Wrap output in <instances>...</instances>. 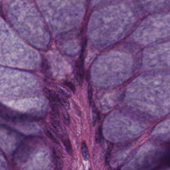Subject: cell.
<instances>
[{
  "label": "cell",
  "instance_id": "9c48e42d",
  "mask_svg": "<svg viewBox=\"0 0 170 170\" xmlns=\"http://www.w3.org/2000/svg\"><path fill=\"white\" fill-rule=\"evenodd\" d=\"M102 125H100L96 129L95 134V140L96 143H100L102 141Z\"/></svg>",
  "mask_w": 170,
  "mask_h": 170
},
{
  "label": "cell",
  "instance_id": "8992f818",
  "mask_svg": "<svg viewBox=\"0 0 170 170\" xmlns=\"http://www.w3.org/2000/svg\"><path fill=\"white\" fill-rule=\"evenodd\" d=\"M61 139L62 140V142L66 148V151L70 155H72L73 153L72 146L68 137L64 135L61 137Z\"/></svg>",
  "mask_w": 170,
  "mask_h": 170
},
{
  "label": "cell",
  "instance_id": "3957f363",
  "mask_svg": "<svg viewBox=\"0 0 170 170\" xmlns=\"http://www.w3.org/2000/svg\"><path fill=\"white\" fill-rule=\"evenodd\" d=\"M145 11L151 13H163L170 8V0H138Z\"/></svg>",
  "mask_w": 170,
  "mask_h": 170
},
{
  "label": "cell",
  "instance_id": "9a60e30c",
  "mask_svg": "<svg viewBox=\"0 0 170 170\" xmlns=\"http://www.w3.org/2000/svg\"><path fill=\"white\" fill-rule=\"evenodd\" d=\"M63 84H64V85H65L67 87H68L72 91V92H75V85L71 81L66 80V81H65L63 82Z\"/></svg>",
  "mask_w": 170,
  "mask_h": 170
},
{
  "label": "cell",
  "instance_id": "7c38bea8",
  "mask_svg": "<svg viewBox=\"0 0 170 170\" xmlns=\"http://www.w3.org/2000/svg\"><path fill=\"white\" fill-rule=\"evenodd\" d=\"M93 88L91 84L89 83L88 88V101L90 106H91L92 103V98H93Z\"/></svg>",
  "mask_w": 170,
  "mask_h": 170
},
{
  "label": "cell",
  "instance_id": "277c9868",
  "mask_svg": "<svg viewBox=\"0 0 170 170\" xmlns=\"http://www.w3.org/2000/svg\"><path fill=\"white\" fill-rule=\"evenodd\" d=\"M44 92L50 100V102H55L60 104L62 97L60 96L59 95L57 94L54 91L46 88L44 89Z\"/></svg>",
  "mask_w": 170,
  "mask_h": 170
},
{
  "label": "cell",
  "instance_id": "5bb4252c",
  "mask_svg": "<svg viewBox=\"0 0 170 170\" xmlns=\"http://www.w3.org/2000/svg\"><path fill=\"white\" fill-rule=\"evenodd\" d=\"M55 88L61 94L63 95V96H64L66 98H69L71 96L70 94H69L68 92H67L66 91H65L64 89H63L62 88H61L60 87H59L58 86L55 85Z\"/></svg>",
  "mask_w": 170,
  "mask_h": 170
},
{
  "label": "cell",
  "instance_id": "8fae6325",
  "mask_svg": "<svg viewBox=\"0 0 170 170\" xmlns=\"http://www.w3.org/2000/svg\"><path fill=\"white\" fill-rule=\"evenodd\" d=\"M62 120L65 125L68 126L70 123V116L68 114V112L65 111L63 112L62 114Z\"/></svg>",
  "mask_w": 170,
  "mask_h": 170
},
{
  "label": "cell",
  "instance_id": "30bf717a",
  "mask_svg": "<svg viewBox=\"0 0 170 170\" xmlns=\"http://www.w3.org/2000/svg\"><path fill=\"white\" fill-rule=\"evenodd\" d=\"M112 148H113V145L112 143H110L109 145L108 146L107 151L106 152V156H105V163L106 165H108L110 164V157Z\"/></svg>",
  "mask_w": 170,
  "mask_h": 170
},
{
  "label": "cell",
  "instance_id": "6da1fadb",
  "mask_svg": "<svg viewBox=\"0 0 170 170\" xmlns=\"http://www.w3.org/2000/svg\"><path fill=\"white\" fill-rule=\"evenodd\" d=\"M170 36V14L152 13L140 23L132 35L135 42L142 45H154Z\"/></svg>",
  "mask_w": 170,
  "mask_h": 170
},
{
  "label": "cell",
  "instance_id": "5b68a950",
  "mask_svg": "<svg viewBox=\"0 0 170 170\" xmlns=\"http://www.w3.org/2000/svg\"><path fill=\"white\" fill-rule=\"evenodd\" d=\"M53 162L57 169H61L63 166L62 160L55 149H53Z\"/></svg>",
  "mask_w": 170,
  "mask_h": 170
},
{
  "label": "cell",
  "instance_id": "7a4b0ae2",
  "mask_svg": "<svg viewBox=\"0 0 170 170\" xmlns=\"http://www.w3.org/2000/svg\"><path fill=\"white\" fill-rule=\"evenodd\" d=\"M143 55L149 65H170V41L150 45Z\"/></svg>",
  "mask_w": 170,
  "mask_h": 170
},
{
  "label": "cell",
  "instance_id": "ba28073f",
  "mask_svg": "<svg viewBox=\"0 0 170 170\" xmlns=\"http://www.w3.org/2000/svg\"><path fill=\"white\" fill-rule=\"evenodd\" d=\"M92 107V118H93V125L94 126L96 124V122L98 121V109L96 105L94 102H92L91 104Z\"/></svg>",
  "mask_w": 170,
  "mask_h": 170
},
{
  "label": "cell",
  "instance_id": "4fadbf2b",
  "mask_svg": "<svg viewBox=\"0 0 170 170\" xmlns=\"http://www.w3.org/2000/svg\"><path fill=\"white\" fill-rule=\"evenodd\" d=\"M45 133H46V135H47V137L50 139V140L54 142V143L56 144H59V142L58 140L56 138H55V136H54L52 133L50 132L48 129H46L45 130Z\"/></svg>",
  "mask_w": 170,
  "mask_h": 170
},
{
  "label": "cell",
  "instance_id": "52a82bcc",
  "mask_svg": "<svg viewBox=\"0 0 170 170\" xmlns=\"http://www.w3.org/2000/svg\"><path fill=\"white\" fill-rule=\"evenodd\" d=\"M81 149L82 156L83 157L85 161H88L90 159V155L88 148L87 147V144L85 141H83L82 142Z\"/></svg>",
  "mask_w": 170,
  "mask_h": 170
}]
</instances>
